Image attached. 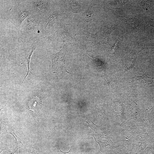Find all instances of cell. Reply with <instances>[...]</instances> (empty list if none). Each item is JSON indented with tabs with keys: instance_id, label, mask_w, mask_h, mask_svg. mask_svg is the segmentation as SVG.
<instances>
[{
	"instance_id": "cell-1",
	"label": "cell",
	"mask_w": 154,
	"mask_h": 154,
	"mask_svg": "<svg viewBox=\"0 0 154 154\" xmlns=\"http://www.w3.org/2000/svg\"><path fill=\"white\" fill-rule=\"evenodd\" d=\"M48 51L52 61L51 68L53 77L56 76L61 79L65 72L71 74L67 71L65 65V56L66 53L65 45H64L60 51L57 53H53Z\"/></svg>"
},
{
	"instance_id": "cell-2",
	"label": "cell",
	"mask_w": 154,
	"mask_h": 154,
	"mask_svg": "<svg viewBox=\"0 0 154 154\" xmlns=\"http://www.w3.org/2000/svg\"><path fill=\"white\" fill-rule=\"evenodd\" d=\"M143 45L140 44H136L130 53L125 58L122 68L118 74L119 77L123 74L134 67L138 54L144 48Z\"/></svg>"
},
{
	"instance_id": "cell-3",
	"label": "cell",
	"mask_w": 154,
	"mask_h": 154,
	"mask_svg": "<svg viewBox=\"0 0 154 154\" xmlns=\"http://www.w3.org/2000/svg\"><path fill=\"white\" fill-rule=\"evenodd\" d=\"M37 43L36 41L30 39L28 41L25 42L21 47L20 49V54L22 56L24 57L27 62L28 68L27 73L23 79L21 84L23 83L28 75L29 70V63L30 59L34 51L37 48Z\"/></svg>"
},
{
	"instance_id": "cell-4",
	"label": "cell",
	"mask_w": 154,
	"mask_h": 154,
	"mask_svg": "<svg viewBox=\"0 0 154 154\" xmlns=\"http://www.w3.org/2000/svg\"><path fill=\"white\" fill-rule=\"evenodd\" d=\"M130 83L136 87L141 88L154 84V77L147 76L145 73L141 76L135 75Z\"/></svg>"
},
{
	"instance_id": "cell-5",
	"label": "cell",
	"mask_w": 154,
	"mask_h": 154,
	"mask_svg": "<svg viewBox=\"0 0 154 154\" xmlns=\"http://www.w3.org/2000/svg\"><path fill=\"white\" fill-rule=\"evenodd\" d=\"M50 38L57 41L65 43H70L72 39L70 31L65 28L58 29L51 36Z\"/></svg>"
},
{
	"instance_id": "cell-6",
	"label": "cell",
	"mask_w": 154,
	"mask_h": 154,
	"mask_svg": "<svg viewBox=\"0 0 154 154\" xmlns=\"http://www.w3.org/2000/svg\"><path fill=\"white\" fill-rule=\"evenodd\" d=\"M87 54L92 60L97 71L102 74H105L106 63L102 61L96 56L90 55L88 53Z\"/></svg>"
},
{
	"instance_id": "cell-7",
	"label": "cell",
	"mask_w": 154,
	"mask_h": 154,
	"mask_svg": "<svg viewBox=\"0 0 154 154\" xmlns=\"http://www.w3.org/2000/svg\"><path fill=\"white\" fill-rule=\"evenodd\" d=\"M115 29L114 27L111 26L106 27L103 30L101 36V40L104 45H107L109 44L110 35Z\"/></svg>"
},
{
	"instance_id": "cell-8",
	"label": "cell",
	"mask_w": 154,
	"mask_h": 154,
	"mask_svg": "<svg viewBox=\"0 0 154 154\" xmlns=\"http://www.w3.org/2000/svg\"><path fill=\"white\" fill-rule=\"evenodd\" d=\"M83 35L84 42L86 44L94 45L95 44L97 38L96 34L85 32Z\"/></svg>"
},
{
	"instance_id": "cell-9",
	"label": "cell",
	"mask_w": 154,
	"mask_h": 154,
	"mask_svg": "<svg viewBox=\"0 0 154 154\" xmlns=\"http://www.w3.org/2000/svg\"><path fill=\"white\" fill-rule=\"evenodd\" d=\"M123 20L128 28L132 30L137 29L140 22L139 20L134 17H126Z\"/></svg>"
},
{
	"instance_id": "cell-10",
	"label": "cell",
	"mask_w": 154,
	"mask_h": 154,
	"mask_svg": "<svg viewBox=\"0 0 154 154\" xmlns=\"http://www.w3.org/2000/svg\"><path fill=\"white\" fill-rule=\"evenodd\" d=\"M57 11H54L50 14L47 20L46 27H51L54 26L57 19Z\"/></svg>"
},
{
	"instance_id": "cell-11",
	"label": "cell",
	"mask_w": 154,
	"mask_h": 154,
	"mask_svg": "<svg viewBox=\"0 0 154 154\" xmlns=\"http://www.w3.org/2000/svg\"><path fill=\"white\" fill-rule=\"evenodd\" d=\"M31 14L30 12L26 10L20 11L17 15V21L19 25H20L23 21Z\"/></svg>"
},
{
	"instance_id": "cell-12",
	"label": "cell",
	"mask_w": 154,
	"mask_h": 154,
	"mask_svg": "<svg viewBox=\"0 0 154 154\" xmlns=\"http://www.w3.org/2000/svg\"><path fill=\"white\" fill-rule=\"evenodd\" d=\"M128 1L127 0L111 1L109 3V4L112 8L113 9L114 8L116 9L124 5L127 3Z\"/></svg>"
},
{
	"instance_id": "cell-13",
	"label": "cell",
	"mask_w": 154,
	"mask_h": 154,
	"mask_svg": "<svg viewBox=\"0 0 154 154\" xmlns=\"http://www.w3.org/2000/svg\"><path fill=\"white\" fill-rule=\"evenodd\" d=\"M45 3L44 1L41 0L35 1L33 2L34 6L39 10H42L45 8Z\"/></svg>"
},
{
	"instance_id": "cell-14",
	"label": "cell",
	"mask_w": 154,
	"mask_h": 154,
	"mask_svg": "<svg viewBox=\"0 0 154 154\" xmlns=\"http://www.w3.org/2000/svg\"><path fill=\"white\" fill-rule=\"evenodd\" d=\"M70 6L72 10L75 13L80 12L81 7L80 5L75 1H71L70 3Z\"/></svg>"
},
{
	"instance_id": "cell-15",
	"label": "cell",
	"mask_w": 154,
	"mask_h": 154,
	"mask_svg": "<svg viewBox=\"0 0 154 154\" xmlns=\"http://www.w3.org/2000/svg\"><path fill=\"white\" fill-rule=\"evenodd\" d=\"M35 22L33 19H28L27 22L26 28L28 30H34L36 26Z\"/></svg>"
},
{
	"instance_id": "cell-16",
	"label": "cell",
	"mask_w": 154,
	"mask_h": 154,
	"mask_svg": "<svg viewBox=\"0 0 154 154\" xmlns=\"http://www.w3.org/2000/svg\"><path fill=\"white\" fill-rule=\"evenodd\" d=\"M118 38L111 48L110 52L111 53H113L115 52L116 48L118 46L122 41V38L119 37Z\"/></svg>"
},
{
	"instance_id": "cell-17",
	"label": "cell",
	"mask_w": 154,
	"mask_h": 154,
	"mask_svg": "<svg viewBox=\"0 0 154 154\" xmlns=\"http://www.w3.org/2000/svg\"><path fill=\"white\" fill-rule=\"evenodd\" d=\"M93 13V11L91 8H89L84 12V15L86 18V21L88 22L91 15Z\"/></svg>"
},
{
	"instance_id": "cell-18",
	"label": "cell",
	"mask_w": 154,
	"mask_h": 154,
	"mask_svg": "<svg viewBox=\"0 0 154 154\" xmlns=\"http://www.w3.org/2000/svg\"><path fill=\"white\" fill-rule=\"evenodd\" d=\"M148 22L150 26L153 27L154 28V21H148Z\"/></svg>"
},
{
	"instance_id": "cell-19",
	"label": "cell",
	"mask_w": 154,
	"mask_h": 154,
	"mask_svg": "<svg viewBox=\"0 0 154 154\" xmlns=\"http://www.w3.org/2000/svg\"><path fill=\"white\" fill-rule=\"evenodd\" d=\"M86 154H87V153H86Z\"/></svg>"
}]
</instances>
